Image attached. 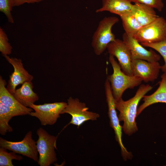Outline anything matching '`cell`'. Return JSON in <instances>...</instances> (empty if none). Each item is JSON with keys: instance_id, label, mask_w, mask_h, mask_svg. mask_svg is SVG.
Returning <instances> with one entry per match:
<instances>
[{"instance_id": "7a4b0ae2", "label": "cell", "mask_w": 166, "mask_h": 166, "mask_svg": "<svg viewBox=\"0 0 166 166\" xmlns=\"http://www.w3.org/2000/svg\"><path fill=\"white\" fill-rule=\"evenodd\" d=\"M109 61L113 69L112 74L107 76L110 82L112 93L115 101L122 98L125 91L128 89H133L139 85L143 80L141 78L125 74L115 59L109 55Z\"/></svg>"}, {"instance_id": "cb8c5ba5", "label": "cell", "mask_w": 166, "mask_h": 166, "mask_svg": "<svg viewBox=\"0 0 166 166\" xmlns=\"http://www.w3.org/2000/svg\"><path fill=\"white\" fill-rule=\"evenodd\" d=\"M14 7V0H0V11L6 16L8 21L14 23V20L11 14Z\"/></svg>"}, {"instance_id": "5b68a950", "label": "cell", "mask_w": 166, "mask_h": 166, "mask_svg": "<svg viewBox=\"0 0 166 166\" xmlns=\"http://www.w3.org/2000/svg\"><path fill=\"white\" fill-rule=\"evenodd\" d=\"M38 136L36 141L39 154L38 164L40 166H50L57 160L55 151L57 137L50 135L42 128L37 131Z\"/></svg>"}, {"instance_id": "52a82bcc", "label": "cell", "mask_w": 166, "mask_h": 166, "mask_svg": "<svg viewBox=\"0 0 166 166\" xmlns=\"http://www.w3.org/2000/svg\"><path fill=\"white\" fill-rule=\"evenodd\" d=\"M67 105V103L64 102L40 105L33 104L29 107L34 111L31 112L30 115L38 119L42 125H53L60 117V115Z\"/></svg>"}, {"instance_id": "ac0fdd59", "label": "cell", "mask_w": 166, "mask_h": 166, "mask_svg": "<svg viewBox=\"0 0 166 166\" xmlns=\"http://www.w3.org/2000/svg\"><path fill=\"white\" fill-rule=\"evenodd\" d=\"M154 9L143 4L135 3L131 11L138 22L144 26L152 22L158 17Z\"/></svg>"}, {"instance_id": "e0dca14e", "label": "cell", "mask_w": 166, "mask_h": 166, "mask_svg": "<svg viewBox=\"0 0 166 166\" xmlns=\"http://www.w3.org/2000/svg\"><path fill=\"white\" fill-rule=\"evenodd\" d=\"M133 4L128 0H102V6L97 13L109 11L119 15L131 11Z\"/></svg>"}, {"instance_id": "d6986e66", "label": "cell", "mask_w": 166, "mask_h": 166, "mask_svg": "<svg viewBox=\"0 0 166 166\" xmlns=\"http://www.w3.org/2000/svg\"><path fill=\"white\" fill-rule=\"evenodd\" d=\"M21 116L18 112L9 108L0 102V133L5 135L7 132L13 131L9 122L12 117Z\"/></svg>"}, {"instance_id": "ba28073f", "label": "cell", "mask_w": 166, "mask_h": 166, "mask_svg": "<svg viewBox=\"0 0 166 166\" xmlns=\"http://www.w3.org/2000/svg\"><path fill=\"white\" fill-rule=\"evenodd\" d=\"M134 38L140 43H153L166 38V20L158 16L153 21L143 26Z\"/></svg>"}, {"instance_id": "5bb4252c", "label": "cell", "mask_w": 166, "mask_h": 166, "mask_svg": "<svg viewBox=\"0 0 166 166\" xmlns=\"http://www.w3.org/2000/svg\"><path fill=\"white\" fill-rule=\"evenodd\" d=\"M6 82L0 76V102L6 106L19 113L21 116L30 115L33 109L20 103L6 89Z\"/></svg>"}, {"instance_id": "2e32d148", "label": "cell", "mask_w": 166, "mask_h": 166, "mask_svg": "<svg viewBox=\"0 0 166 166\" xmlns=\"http://www.w3.org/2000/svg\"><path fill=\"white\" fill-rule=\"evenodd\" d=\"M33 88L31 81H26L20 88L16 89L12 95L22 105L29 107L39 100L38 96L33 90Z\"/></svg>"}, {"instance_id": "484cf974", "label": "cell", "mask_w": 166, "mask_h": 166, "mask_svg": "<svg viewBox=\"0 0 166 166\" xmlns=\"http://www.w3.org/2000/svg\"><path fill=\"white\" fill-rule=\"evenodd\" d=\"M44 0H14V6H18L25 3H33L39 2Z\"/></svg>"}, {"instance_id": "30bf717a", "label": "cell", "mask_w": 166, "mask_h": 166, "mask_svg": "<svg viewBox=\"0 0 166 166\" xmlns=\"http://www.w3.org/2000/svg\"><path fill=\"white\" fill-rule=\"evenodd\" d=\"M107 49L109 55L117 58L122 70L128 75L132 76L131 52L123 40L116 39L109 44Z\"/></svg>"}, {"instance_id": "603a6c76", "label": "cell", "mask_w": 166, "mask_h": 166, "mask_svg": "<svg viewBox=\"0 0 166 166\" xmlns=\"http://www.w3.org/2000/svg\"><path fill=\"white\" fill-rule=\"evenodd\" d=\"M13 47L9 42L7 36L3 29L0 28V51L3 56L10 55Z\"/></svg>"}, {"instance_id": "277c9868", "label": "cell", "mask_w": 166, "mask_h": 166, "mask_svg": "<svg viewBox=\"0 0 166 166\" xmlns=\"http://www.w3.org/2000/svg\"><path fill=\"white\" fill-rule=\"evenodd\" d=\"M104 86L110 126L114 131L115 139L121 148L123 159L124 160L131 159L132 157L131 153L127 150L122 141V127L120 124V121L117 115L115 100L112 93L110 82L107 78L105 80Z\"/></svg>"}, {"instance_id": "9c48e42d", "label": "cell", "mask_w": 166, "mask_h": 166, "mask_svg": "<svg viewBox=\"0 0 166 166\" xmlns=\"http://www.w3.org/2000/svg\"><path fill=\"white\" fill-rule=\"evenodd\" d=\"M31 131H29L21 141L13 142L0 138V146L16 153L21 154L38 162V152L36 142L33 139Z\"/></svg>"}, {"instance_id": "3957f363", "label": "cell", "mask_w": 166, "mask_h": 166, "mask_svg": "<svg viewBox=\"0 0 166 166\" xmlns=\"http://www.w3.org/2000/svg\"><path fill=\"white\" fill-rule=\"evenodd\" d=\"M119 21L117 17L111 16L105 17L99 22L93 35L91 42L92 46L96 55H101L107 49L109 44L116 39L112 32V29Z\"/></svg>"}, {"instance_id": "6da1fadb", "label": "cell", "mask_w": 166, "mask_h": 166, "mask_svg": "<svg viewBox=\"0 0 166 166\" xmlns=\"http://www.w3.org/2000/svg\"><path fill=\"white\" fill-rule=\"evenodd\" d=\"M152 89L148 84H142L132 98L126 101L122 98L115 101L116 109L119 112L118 118L120 121L124 122L122 130L126 134L130 136L138 131L136 118L138 105L143 97Z\"/></svg>"}, {"instance_id": "d4e9b609", "label": "cell", "mask_w": 166, "mask_h": 166, "mask_svg": "<svg viewBox=\"0 0 166 166\" xmlns=\"http://www.w3.org/2000/svg\"><path fill=\"white\" fill-rule=\"evenodd\" d=\"M134 3L143 4L161 11L164 6L162 0H128Z\"/></svg>"}, {"instance_id": "4fadbf2b", "label": "cell", "mask_w": 166, "mask_h": 166, "mask_svg": "<svg viewBox=\"0 0 166 166\" xmlns=\"http://www.w3.org/2000/svg\"><path fill=\"white\" fill-rule=\"evenodd\" d=\"M123 40L129 49L132 60L140 59L150 62L158 61L160 56L151 49L147 50L134 37L125 33L122 35Z\"/></svg>"}, {"instance_id": "7c38bea8", "label": "cell", "mask_w": 166, "mask_h": 166, "mask_svg": "<svg viewBox=\"0 0 166 166\" xmlns=\"http://www.w3.org/2000/svg\"><path fill=\"white\" fill-rule=\"evenodd\" d=\"M131 66L132 76L148 82L153 81L158 78L161 66L158 61L150 62L137 59L132 60Z\"/></svg>"}, {"instance_id": "7402d4cb", "label": "cell", "mask_w": 166, "mask_h": 166, "mask_svg": "<svg viewBox=\"0 0 166 166\" xmlns=\"http://www.w3.org/2000/svg\"><path fill=\"white\" fill-rule=\"evenodd\" d=\"M144 46L149 47L154 49L163 57L164 63L161 66V69L164 73H166V38L160 42L153 43H141Z\"/></svg>"}, {"instance_id": "ffe728a7", "label": "cell", "mask_w": 166, "mask_h": 166, "mask_svg": "<svg viewBox=\"0 0 166 166\" xmlns=\"http://www.w3.org/2000/svg\"><path fill=\"white\" fill-rule=\"evenodd\" d=\"M125 33L129 36H134L143 27L137 21L131 11L119 16Z\"/></svg>"}, {"instance_id": "44dd1931", "label": "cell", "mask_w": 166, "mask_h": 166, "mask_svg": "<svg viewBox=\"0 0 166 166\" xmlns=\"http://www.w3.org/2000/svg\"><path fill=\"white\" fill-rule=\"evenodd\" d=\"M7 149L0 147V166H13L12 160H21L22 157L16 153L12 152H8Z\"/></svg>"}, {"instance_id": "8fae6325", "label": "cell", "mask_w": 166, "mask_h": 166, "mask_svg": "<svg viewBox=\"0 0 166 166\" xmlns=\"http://www.w3.org/2000/svg\"><path fill=\"white\" fill-rule=\"evenodd\" d=\"M4 57L7 61L12 65L14 69V72L9 76L6 87L8 91L13 94L17 86L26 81H31L34 77L25 69L21 59L10 57L8 55Z\"/></svg>"}, {"instance_id": "8992f818", "label": "cell", "mask_w": 166, "mask_h": 166, "mask_svg": "<svg viewBox=\"0 0 166 166\" xmlns=\"http://www.w3.org/2000/svg\"><path fill=\"white\" fill-rule=\"evenodd\" d=\"M86 104L77 98L69 97L67 100V105L61 114L67 113L72 116L69 124L79 127L85 122L96 121L99 117V114L89 111Z\"/></svg>"}, {"instance_id": "9a60e30c", "label": "cell", "mask_w": 166, "mask_h": 166, "mask_svg": "<svg viewBox=\"0 0 166 166\" xmlns=\"http://www.w3.org/2000/svg\"><path fill=\"white\" fill-rule=\"evenodd\" d=\"M161 80L159 87L152 94L144 95L143 98L144 102L138 108L137 116L148 106L158 103H166V73L161 76Z\"/></svg>"}]
</instances>
